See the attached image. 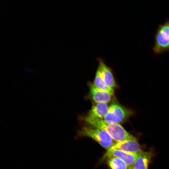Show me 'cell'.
Masks as SVG:
<instances>
[{
    "instance_id": "obj_1",
    "label": "cell",
    "mask_w": 169,
    "mask_h": 169,
    "mask_svg": "<svg viewBox=\"0 0 169 169\" xmlns=\"http://www.w3.org/2000/svg\"><path fill=\"white\" fill-rule=\"evenodd\" d=\"M82 119L90 126L105 131L115 142L134 137L120 124L108 123L102 119L92 118L87 115L83 117Z\"/></svg>"
},
{
    "instance_id": "obj_5",
    "label": "cell",
    "mask_w": 169,
    "mask_h": 169,
    "mask_svg": "<svg viewBox=\"0 0 169 169\" xmlns=\"http://www.w3.org/2000/svg\"><path fill=\"white\" fill-rule=\"evenodd\" d=\"M109 149H118L136 154L142 151L137 140L134 136L131 138L115 142Z\"/></svg>"
},
{
    "instance_id": "obj_7",
    "label": "cell",
    "mask_w": 169,
    "mask_h": 169,
    "mask_svg": "<svg viewBox=\"0 0 169 169\" xmlns=\"http://www.w3.org/2000/svg\"><path fill=\"white\" fill-rule=\"evenodd\" d=\"M89 86L90 95L95 103H107L111 100L112 95L109 92L98 88L91 83Z\"/></svg>"
},
{
    "instance_id": "obj_8",
    "label": "cell",
    "mask_w": 169,
    "mask_h": 169,
    "mask_svg": "<svg viewBox=\"0 0 169 169\" xmlns=\"http://www.w3.org/2000/svg\"><path fill=\"white\" fill-rule=\"evenodd\" d=\"M99 63L98 67L100 69L103 79L107 84L113 88L116 87V84L111 70L101 58H98Z\"/></svg>"
},
{
    "instance_id": "obj_3",
    "label": "cell",
    "mask_w": 169,
    "mask_h": 169,
    "mask_svg": "<svg viewBox=\"0 0 169 169\" xmlns=\"http://www.w3.org/2000/svg\"><path fill=\"white\" fill-rule=\"evenodd\" d=\"M152 50L157 54L169 53V19L159 25L156 29Z\"/></svg>"
},
{
    "instance_id": "obj_6",
    "label": "cell",
    "mask_w": 169,
    "mask_h": 169,
    "mask_svg": "<svg viewBox=\"0 0 169 169\" xmlns=\"http://www.w3.org/2000/svg\"><path fill=\"white\" fill-rule=\"evenodd\" d=\"M137 154L125 151L118 149L107 150L103 157L105 159L110 157H117L124 161L128 168L132 166Z\"/></svg>"
},
{
    "instance_id": "obj_10",
    "label": "cell",
    "mask_w": 169,
    "mask_h": 169,
    "mask_svg": "<svg viewBox=\"0 0 169 169\" xmlns=\"http://www.w3.org/2000/svg\"><path fill=\"white\" fill-rule=\"evenodd\" d=\"M109 107L107 103L95 102L87 116L103 119L107 113Z\"/></svg>"
},
{
    "instance_id": "obj_9",
    "label": "cell",
    "mask_w": 169,
    "mask_h": 169,
    "mask_svg": "<svg viewBox=\"0 0 169 169\" xmlns=\"http://www.w3.org/2000/svg\"><path fill=\"white\" fill-rule=\"evenodd\" d=\"M152 156L151 152L142 151L137 153L132 166L135 169H148L149 164Z\"/></svg>"
},
{
    "instance_id": "obj_11",
    "label": "cell",
    "mask_w": 169,
    "mask_h": 169,
    "mask_svg": "<svg viewBox=\"0 0 169 169\" xmlns=\"http://www.w3.org/2000/svg\"><path fill=\"white\" fill-rule=\"evenodd\" d=\"M94 85L98 88L106 91L112 95L114 94V90L108 86L104 80L100 68L98 67L94 81Z\"/></svg>"
},
{
    "instance_id": "obj_12",
    "label": "cell",
    "mask_w": 169,
    "mask_h": 169,
    "mask_svg": "<svg viewBox=\"0 0 169 169\" xmlns=\"http://www.w3.org/2000/svg\"><path fill=\"white\" fill-rule=\"evenodd\" d=\"M108 165L111 169H128L126 163L117 157H110L107 158Z\"/></svg>"
},
{
    "instance_id": "obj_2",
    "label": "cell",
    "mask_w": 169,
    "mask_h": 169,
    "mask_svg": "<svg viewBox=\"0 0 169 169\" xmlns=\"http://www.w3.org/2000/svg\"><path fill=\"white\" fill-rule=\"evenodd\" d=\"M80 136L91 138L107 150L115 143L112 137L105 131L91 126H83L78 132Z\"/></svg>"
},
{
    "instance_id": "obj_4",
    "label": "cell",
    "mask_w": 169,
    "mask_h": 169,
    "mask_svg": "<svg viewBox=\"0 0 169 169\" xmlns=\"http://www.w3.org/2000/svg\"><path fill=\"white\" fill-rule=\"evenodd\" d=\"M134 114L132 110L113 103L109 107L107 113L103 119L108 123L120 124L127 120Z\"/></svg>"
},
{
    "instance_id": "obj_13",
    "label": "cell",
    "mask_w": 169,
    "mask_h": 169,
    "mask_svg": "<svg viewBox=\"0 0 169 169\" xmlns=\"http://www.w3.org/2000/svg\"><path fill=\"white\" fill-rule=\"evenodd\" d=\"M128 169H135L132 166L129 168Z\"/></svg>"
}]
</instances>
